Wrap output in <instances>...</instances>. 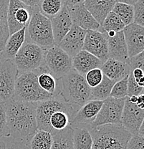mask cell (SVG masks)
<instances>
[{
  "instance_id": "obj_1",
  "label": "cell",
  "mask_w": 144,
  "mask_h": 149,
  "mask_svg": "<svg viewBox=\"0 0 144 149\" xmlns=\"http://www.w3.org/2000/svg\"><path fill=\"white\" fill-rule=\"evenodd\" d=\"M9 136L2 140L5 143H23L29 146L31 138L38 131L36 120L37 102L16 100L6 102Z\"/></svg>"
},
{
  "instance_id": "obj_2",
  "label": "cell",
  "mask_w": 144,
  "mask_h": 149,
  "mask_svg": "<svg viewBox=\"0 0 144 149\" xmlns=\"http://www.w3.org/2000/svg\"><path fill=\"white\" fill-rule=\"evenodd\" d=\"M58 88L64 100L77 108L91 100V88L85 77L73 69L58 80Z\"/></svg>"
},
{
  "instance_id": "obj_3",
  "label": "cell",
  "mask_w": 144,
  "mask_h": 149,
  "mask_svg": "<svg viewBox=\"0 0 144 149\" xmlns=\"http://www.w3.org/2000/svg\"><path fill=\"white\" fill-rule=\"evenodd\" d=\"M87 128L93 138L92 149H126L132 136L122 125H105Z\"/></svg>"
},
{
  "instance_id": "obj_4",
  "label": "cell",
  "mask_w": 144,
  "mask_h": 149,
  "mask_svg": "<svg viewBox=\"0 0 144 149\" xmlns=\"http://www.w3.org/2000/svg\"><path fill=\"white\" fill-rule=\"evenodd\" d=\"M25 41L36 45L45 50L56 45L50 19L42 15L38 7L33 8L32 17L26 27Z\"/></svg>"
},
{
  "instance_id": "obj_5",
  "label": "cell",
  "mask_w": 144,
  "mask_h": 149,
  "mask_svg": "<svg viewBox=\"0 0 144 149\" xmlns=\"http://www.w3.org/2000/svg\"><path fill=\"white\" fill-rule=\"evenodd\" d=\"M79 108L68 103L61 95L54 96L52 98L37 102L36 120L38 130H45L51 133L52 128L49 124V118L53 113L58 111H64L70 117V120Z\"/></svg>"
},
{
  "instance_id": "obj_6",
  "label": "cell",
  "mask_w": 144,
  "mask_h": 149,
  "mask_svg": "<svg viewBox=\"0 0 144 149\" xmlns=\"http://www.w3.org/2000/svg\"><path fill=\"white\" fill-rule=\"evenodd\" d=\"M40 87L36 72H25L18 75L15 86L13 99L28 102H38L52 98Z\"/></svg>"
},
{
  "instance_id": "obj_7",
  "label": "cell",
  "mask_w": 144,
  "mask_h": 149,
  "mask_svg": "<svg viewBox=\"0 0 144 149\" xmlns=\"http://www.w3.org/2000/svg\"><path fill=\"white\" fill-rule=\"evenodd\" d=\"M45 50L40 47L25 41L14 59L18 70V75L35 72L45 65Z\"/></svg>"
},
{
  "instance_id": "obj_8",
  "label": "cell",
  "mask_w": 144,
  "mask_h": 149,
  "mask_svg": "<svg viewBox=\"0 0 144 149\" xmlns=\"http://www.w3.org/2000/svg\"><path fill=\"white\" fill-rule=\"evenodd\" d=\"M45 66L56 80H60L72 70V57L58 45L46 49Z\"/></svg>"
},
{
  "instance_id": "obj_9",
  "label": "cell",
  "mask_w": 144,
  "mask_h": 149,
  "mask_svg": "<svg viewBox=\"0 0 144 149\" xmlns=\"http://www.w3.org/2000/svg\"><path fill=\"white\" fill-rule=\"evenodd\" d=\"M125 99L126 97L116 99L109 97L103 100L95 120L88 127L96 128L105 125H121V117Z\"/></svg>"
},
{
  "instance_id": "obj_10",
  "label": "cell",
  "mask_w": 144,
  "mask_h": 149,
  "mask_svg": "<svg viewBox=\"0 0 144 149\" xmlns=\"http://www.w3.org/2000/svg\"><path fill=\"white\" fill-rule=\"evenodd\" d=\"M63 4L67 9L73 25L77 26L85 30L100 31V24L85 7L84 1L65 0L63 1Z\"/></svg>"
},
{
  "instance_id": "obj_11",
  "label": "cell",
  "mask_w": 144,
  "mask_h": 149,
  "mask_svg": "<svg viewBox=\"0 0 144 149\" xmlns=\"http://www.w3.org/2000/svg\"><path fill=\"white\" fill-rule=\"evenodd\" d=\"M33 8L24 4L20 0L9 1L7 22L10 35L27 27L32 17Z\"/></svg>"
},
{
  "instance_id": "obj_12",
  "label": "cell",
  "mask_w": 144,
  "mask_h": 149,
  "mask_svg": "<svg viewBox=\"0 0 144 149\" xmlns=\"http://www.w3.org/2000/svg\"><path fill=\"white\" fill-rule=\"evenodd\" d=\"M17 77L18 70L14 60H7L0 63V100L4 103L14 97Z\"/></svg>"
},
{
  "instance_id": "obj_13",
  "label": "cell",
  "mask_w": 144,
  "mask_h": 149,
  "mask_svg": "<svg viewBox=\"0 0 144 149\" xmlns=\"http://www.w3.org/2000/svg\"><path fill=\"white\" fill-rule=\"evenodd\" d=\"M82 50L92 54L104 63L108 59V40L105 33L97 30H86Z\"/></svg>"
},
{
  "instance_id": "obj_14",
  "label": "cell",
  "mask_w": 144,
  "mask_h": 149,
  "mask_svg": "<svg viewBox=\"0 0 144 149\" xmlns=\"http://www.w3.org/2000/svg\"><path fill=\"white\" fill-rule=\"evenodd\" d=\"M143 108L130 102L128 97H126L121 117L122 127L134 136L138 133L141 126L143 124Z\"/></svg>"
},
{
  "instance_id": "obj_15",
  "label": "cell",
  "mask_w": 144,
  "mask_h": 149,
  "mask_svg": "<svg viewBox=\"0 0 144 149\" xmlns=\"http://www.w3.org/2000/svg\"><path fill=\"white\" fill-rule=\"evenodd\" d=\"M103 33H105L108 40V58L129 65L130 58L123 31Z\"/></svg>"
},
{
  "instance_id": "obj_16",
  "label": "cell",
  "mask_w": 144,
  "mask_h": 149,
  "mask_svg": "<svg viewBox=\"0 0 144 149\" xmlns=\"http://www.w3.org/2000/svg\"><path fill=\"white\" fill-rule=\"evenodd\" d=\"M103 101L90 100L80 107L70 120V126L88 127L94 122L101 108Z\"/></svg>"
},
{
  "instance_id": "obj_17",
  "label": "cell",
  "mask_w": 144,
  "mask_h": 149,
  "mask_svg": "<svg viewBox=\"0 0 144 149\" xmlns=\"http://www.w3.org/2000/svg\"><path fill=\"white\" fill-rule=\"evenodd\" d=\"M129 58L143 52L144 28L132 23L123 29Z\"/></svg>"
},
{
  "instance_id": "obj_18",
  "label": "cell",
  "mask_w": 144,
  "mask_h": 149,
  "mask_svg": "<svg viewBox=\"0 0 144 149\" xmlns=\"http://www.w3.org/2000/svg\"><path fill=\"white\" fill-rule=\"evenodd\" d=\"M86 30L72 25L69 32L59 43L58 46L70 57H73L83 49Z\"/></svg>"
},
{
  "instance_id": "obj_19",
  "label": "cell",
  "mask_w": 144,
  "mask_h": 149,
  "mask_svg": "<svg viewBox=\"0 0 144 149\" xmlns=\"http://www.w3.org/2000/svg\"><path fill=\"white\" fill-rule=\"evenodd\" d=\"M50 22L54 41L55 45H58L73 25L67 9L64 4L60 13L56 17L51 19Z\"/></svg>"
},
{
  "instance_id": "obj_20",
  "label": "cell",
  "mask_w": 144,
  "mask_h": 149,
  "mask_svg": "<svg viewBox=\"0 0 144 149\" xmlns=\"http://www.w3.org/2000/svg\"><path fill=\"white\" fill-rule=\"evenodd\" d=\"M103 64L101 60L85 50H81L72 58V69L83 77L91 70L100 68Z\"/></svg>"
},
{
  "instance_id": "obj_21",
  "label": "cell",
  "mask_w": 144,
  "mask_h": 149,
  "mask_svg": "<svg viewBox=\"0 0 144 149\" xmlns=\"http://www.w3.org/2000/svg\"><path fill=\"white\" fill-rule=\"evenodd\" d=\"M116 1L114 0H86L85 7L95 21L102 25L108 14L112 12Z\"/></svg>"
},
{
  "instance_id": "obj_22",
  "label": "cell",
  "mask_w": 144,
  "mask_h": 149,
  "mask_svg": "<svg viewBox=\"0 0 144 149\" xmlns=\"http://www.w3.org/2000/svg\"><path fill=\"white\" fill-rule=\"evenodd\" d=\"M26 27L10 35L3 50L0 52L1 62L7 60H13L24 43L25 42Z\"/></svg>"
},
{
  "instance_id": "obj_23",
  "label": "cell",
  "mask_w": 144,
  "mask_h": 149,
  "mask_svg": "<svg viewBox=\"0 0 144 149\" xmlns=\"http://www.w3.org/2000/svg\"><path fill=\"white\" fill-rule=\"evenodd\" d=\"M100 70L105 76L116 83L129 75L131 68L128 64L108 58L102 65Z\"/></svg>"
},
{
  "instance_id": "obj_24",
  "label": "cell",
  "mask_w": 144,
  "mask_h": 149,
  "mask_svg": "<svg viewBox=\"0 0 144 149\" xmlns=\"http://www.w3.org/2000/svg\"><path fill=\"white\" fill-rule=\"evenodd\" d=\"M35 72L38 73L39 85L43 91L52 96L59 94L58 80L47 70L45 65Z\"/></svg>"
},
{
  "instance_id": "obj_25",
  "label": "cell",
  "mask_w": 144,
  "mask_h": 149,
  "mask_svg": "<svg viewBox=\"0 0 144 149\" xmlns=\"http://www.w3.org/2000/svg\"><path fill=\"white\" fill-rule=\"evenodd\" d=\"M72 128L67 126L64 130L51 132L52 143L50 149H73Z\"/></svg>"
},
{
  "instance_id": "obj_26",
  "label": "cell",
  "mask_w": 144,
  "mask_h": 149,
  "mask_svg": "<svg viewBox=\"0 0 144 149\" xmlns=\"http://www.w3.org/2000/svg\"><path fill=\"white\" fill-rule=\"evenodd\" d=\"M72 128L73 149H92L93 138L88 128L85 126L72 127Z\"/></svg>"
},
{
  "instance_id": "obj_27",
  "label": "cell",
  "mask_w": 144,
  "mask_h": 149,
  "mask_svg": "<svg viewBox=\"0 0 144 149\" xmlns=\"http://www.w3.org/2000/svg\"><path fill=\"white\" fill-rule=\"evenodd\" d=\"M63 7V1L61 0H40L38 4L39 12L49 19L56 17Z\"/></svg>"
},
{
  "instance_id": "obj_28",
  "label": "cell",
  "mask_w": 144,
  "mask_h": 149,
  "mask_svg": "<svg viewBox=\"0 0 144 149\" xmlns=\"http://www.w3.org/2000/svg\"><path fill=\"white\" fill-rule=\"evenodd\" d=\"M9 0H0V52L3 50L10 37L7 22Z\"/></svg>"
},
{
  "instance_id": "obj_29",
  "label": "cell",
  "mask_w": 144,
  "mask_h": 149,
  "mask_svg": "<svg viewBox=\"0 0 144 149\" xmlns=\"http://www.w3.org/2000/svg\"><path fill=\"white\" fill-rule=\"evenodd\" d=\"M115 83V82L110 80L106 76H103L101 83L95 88H91V100L103 101L109 97Z\"/></svg>"
},
{
  "instance_id": "obj_30",
  "label": "cell",
  "mask_w": 144,
  "mask_h": 149,
  "mask_svg": "<svg viewBox=\"0 0 144 149\" xmlns=\"http://www.w3.org/2000/svg\"><path fill=\"white\" fill-rule=\"evenodd\" d=\"M52 138L50 133L38 130L29 142V149H50Z\"/></svg>"
},
{
  "instance_id": "obj_31",
  "label": "cell",
  "mask_w": 144,
  "mask_h": 149,
  "mask_svg": "<svg viewBox=\"0 0 144 149\" xmlns=\"http://www.w3.org/2000/svg\"><path fill=\"white\" fill-rule=\"evenodd\" d=\"M112 12L120 18L125 26L134 23V6L125 4L120 1H116Z\"/></svg>"
},
{
  "instance_id": "obj_32",
  "label": "cell",
  "mask_w": 144,
  "mask_h": 149,
  "mask_svg": "<svg viewBox=\"0 0 144 149\" xmlns=\"http://www.w3.org/2000/svg\"><path fill=\"white\" fill-rule=\"evenodd\" d=\"M125 27V26L120 18L113 12H111L100 26V32L106 33L118 32L123 31Z\"/></svg>"
},
{
  "instance_id": "obj_33",
  "label": "cell",
  "mask_w": 144,
  "mask_h": 149,
  "mask_svg": "<svg viewBox=\"0 0 144 149\" xmlns=\"http://www.w3.org/2000/svg\"><path fill=\"white\" fill-rule=\"evenodd\" d=\"M70 117L64 111H58L53 113L49 118V124L52 130H62L69 126Z\"/></svg>"
},
{
  "instance_id": "obj_34",
  "label": "cell",
  "mask_w": 144,
  "mask_h": 149,
  "mask_svg": "<svg viewBox=\"0 0 144 149\" xmlns=\"http://www.w3.org/2000/svg\"><path fill=\"white\" fill-rule=\"evenodd\" d=\"M128 76L114 84L110 97L116 99L125 98L128 97Z\"/></svg>"
},
{
  "instance_id": "obj_35",
  "label": "cell",
  "mask_w": 144,
  "mask_h": 149,
  "mask_svg": "<svg viewBox=\"0 0 144 149\" xmlns=\"http://www.w3.org/2000/svg\"><path fill=\"white\" fill-rule=\"evenodd\" d=\"M103 76L104 74L100 68H95L87 72L84 77L88 86L90 88H93L101 83Z\"/></svg>"
},
{
  "instance_id": "obj_36",
  "label": "cell",
  "mask_w": 144,
  "mask_h": 149,
  "mask_svg": "<svg viewBox=\"0 0 144 149\" xmlns=\"http://www.w3.org/2000/svg\"><path fill=\"white\" fill-rule=\"evenodd\" d=\"M9 136V130L7 127V113L5 103L0 100V140L7 139Z\"/></svg>"
},
{
  "instance_id": "obj_37",
  "label": "cell",
  "mask_w": 144,
  "mask_h": 149,
  "mask_svg": "<svg viewBox=\"0 0 144 149\" xmlns=\"http://www.w3.org/2000/svg\"><path fill=\"white\" fill-rule=\"evenodd\" d=\"M126 149H144L143 124L141 126L138 133L131 136L127 144Z\"/></svg>"
},
{
  "instance_id": "obj_38",
  "label": "cell",
  "mask_w": 144,
  "mask_h": 149,
  "mask_svg": "<svg viewBox=\"0 0 144 149\" xmlns=\"http://www.w3.org/2000/svg\"><path fill=\"white\" fill-rule=\"evenodd\" d=\"M134 23L144 26V0H137L134 5Z\"/></svg>"
},
{
  "instance_id": "obj_39",
  "label": "cell",
  "mask_w": 144,
  "mask_h": 149,
  "mask_svg": "<svg viewBox=\"0 0 144 149\" xmlns=\"http://www.w3.org/2000/svg\"><path fill=\"white\" fill-rule=\"evenodd\" d=\"M130 74L134 78V81L141 88L144 86V69L139 68H131Z\"/></svg>"
},
{
  "instance_id": "obj_40",
  "label": "cell",
  "mask_w": 144,
  "mask_h": 149,
  "mask_svg": "<svg viewBox=\"0 0 144 149\" xmlns=\"http://www.w3.org/2000/svg\"><path fill=\"white\" fill-rule=\"evenodd\" d=\"M143 52L130 58V68H139L144 69Z\"/></svg>"
},
{
  "instance_id": "obj_41",
  "label": "cell",
  "mask_w": 144,
  "mask_h": 149,
  "mask_svg": "<svg viewBox=\"0 0 144 149\" xmlns=\"http://www.w3.org/2000/svg\"><path fill=\"white\" fill-rule=\"evenodd\" d=\"M8 149H29L27 144L17 142H7L5 143Z\"/></svg>"
},
{
  "instance_id": "obj_42",
  "label": "cell",
  "mask_w": 144,
  "mask_h": 149,
  "mask_svg": "<svg viewBox=\"0 0 144 149\" xmlns=\"http://www.w3.org/2000/svg\"><path fill=\"white\" fill-rule=\"evenodd\" d=\"M40 0H25V1H22L24 4H26L31 8L38 7V4Z\"/></svg>"
},
{
  "instance_id": "obj_43",
  "label": "cell",
  "mask_w": 144,
  "mask_h": 149,
  "mask_svg": "<svg viewBox=\"0 0 144 149\" xmlns=\"http://www.w3.org/2000/svg\"><path fill=\"white\" fill-rule=\"evenodd\" d=\"M0 149H8L5 142L2 140H0Z\"/></svg>"
},
{
  "instance_id": "obj_44",
  "label": "cell",
  "mask_w": 144,
  "mask_h": 149,
  "mask_svg": "<svg viewBox=\"0 0 144 149\" xmlns=\"http://www.w3.org/2000/svg\"><path fill=\"white\" fill-rule=\"evenodd\" d=\"M0 63H1V57H0Z\"/></svg>"
}]
</instances>
